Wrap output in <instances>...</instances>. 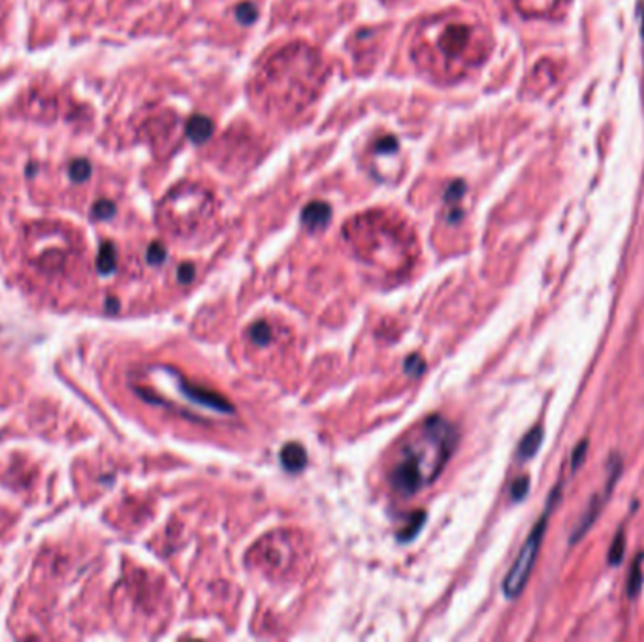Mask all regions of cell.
<instances>
[{
    "instance_id": "obj_1",
    "label": "cell",
    "mask_w": 644,
    "mask_h": 642,
    "mask_svg": "<svg viewBox=\"0 0 644 642\" xmlns=\"http://www.w3.org/2000/svg\"><path fill=\"white\" fill-rule=\"evenodd\" d=\"M330 77V64L305 41H292L258 62L249 97L270 117L294 119L317 102Z\"/></svg>"
},
{
    "instance_id": "obj_2",
    "label": "cell",
    "mask_w": 644,
    "mask_h": 642,
    "mask_svg": "<svg viewBox=\"0 0 644 642\" xmlns=\"http://www.w3.org/2000/svg\"><path fill=\"white\" fill-rule=\"evenodd\" d=\"M409 57L422 76L451 85L485 59L482 30L458 12H439L416 23Z\"/></svg>"
},
{
    "instance_id": "obj_3",
    "label": "cell",
    "mask_w": 644,
    "mask_h": 642,
    "mask_svg": "<svg viewBox=\"0 0 644 642\" xmlns=\"http://www.w3.org/2000/svg\"><path fill=\"white\" fill-rule=\"evenodd\" d=\"M460 441L456 426L441 414L424 418L398 450L388 478L396 494L411 497L441 475Z\"/></svg>"
},
{
    "instance_id": "obj_4",
    "label": "cell",
    "mask_w": 644,
    "mask_h": 642,
    "mask_svg": "<svg viewBox=\"0 0 644 642\" xmlns=\"http://www.w3.org/2000/svg\"><path fill=\"white\" fill-rule=\"evenodd\" d=\"M217 202L213 193L200 183L183 181L164 196L160 204V221L175 234H193L213 219Z\"/></svg>"
},
{
    "instance_id": "obj_5",
    "label": "cell",
    "mask_w": 644,
    "mask_h": 642,
    "mask_svg": "<svg viewBox=\"0 0 644 642\" xmlns=\"http://www.w3.org/2000/svg\"><path fill=\"white\" fill-rule=\"evenodd\" d=\"M558 492H560V488H556L554 490V494H552V497H550V501H548L547 505V511L539 518V522L535 524V527L531 529V533H529V537L526 538V543L522 546V550L518 552V558L514 559L511 571L507 573L505 580H503V594H505L509 599H516V597L524 592L527 580L531 576L535 561H537V556H539L540 545H543V537H545V532H547L548 512L552 509V501H554V497L558 496Z\"/></svg>"
},
{
    "instance_id": "obj_6",
    "label": "cell",
    "mask_w": 644,
    "mask_h": 642,
    "mask_svg": "<svg viewBox=\"0 0 644 642\" xmlns=\"http://www.w3.org/2000/svg\"><path fill=\"white\" fill-rule=\"evenodd\" d=\"M172 371L173 377V387L177 388V392L181 393V398H185L188 403H193L196 407H204L208 409V411H215V413H221V414H234L236 413V409L234 405L230 403L224 396L221 393L213 392V390H209L206 387H200V385H193V382H188L181 377L179 373L175 371V369H170Z\"/></svg>"
},
{
    "instance_id": "obj_7",
    "label": "cell",
    "mask_w": 644,
    "mask_h": 642,
    "mask_svg": "<svg viewBox=\"0 0 644 642\" xmlns=\"http://www.w3.org/2000/svg\"><path fill=\"white\" fill-rule=\"evenodd\" d=\"M620 471H622V463H620V460L616 458V460H612V462H610V475H609V480H607V486H605V490H603L601 494H597V496L592 497V501H589V505L586 507L584 516L580 518V522H578V525H576V529L573 532V535H571V543H573V545L578 543V541L586 535V532H588L589 527L594 525L597 516L601 514L603 505H605V501L609 499L612 486L618 483Z\"/></svg>"
},
{
    "instance_id": "obj_8",
    "label": "cell",
    "mask_w": 644,
    "mask_h": 642,
    "mask_svg": "<svg viewBox=\"0 0 644 642\" xmlns=\"http://www.w3.org/2000/svg\"><path fill=\"white\" fill-rule=\"evenodd\" d=\"M300 219H302V224H304L309 232H320V230H324V228L330 224V221H332V207H330V204L320 200L309 202V204L302 209Z\"/></svg>"
},
{
    "instance_id": "obj_9",
    "label": "cell",
    "mask_w": 644,
    "mask_h": 642,
    "mask_svg": "<svg viewBox=\"0 0 644 642\" xmlns=\"http://www.w3.org/2000/svg\"><path fill=\"white\" fill-rule=\"evenodd\" d=\"M215 134V123L213 119H209L208 115H202V113H194L187 119L185 123V136H187L193 144H206L209 139L213 138Z\"/></svg>"
},
{
    "instance_id": "obj_10",
    "label": "cell",
    "mask_w": 644,
    "mask_h": 642,
    "mask_svg": "<svg viewBox=\"0 0 644 642\" xmlns=\"http://www.w3.org/2000/svg\"><path fill=\"white\" fill-rule=\"evenodd\" d=\"M281 463L286 471L300 473L307 465V452L300 442H286L281 449Z\"/></svg>"
},
{
    "instance_id": "obj_11",
    "label": "cell",
    "mask_w": 644,
    "mask_h": 642,
    "mask_svg": "<svg viewBox=\"0 0 644 642\" xmlns=\"http://www.w3.org/2000/svg\"><path fill=\"white\" fill-rule=\"evenodd\" d=\"M465 194V183L462 179L452 181L449 188H447V193H445V204L449 206V215H447V219L449 222H458L462 219V211L458 209L456 204L462 198H464Z\"/></svg>"
},
{
    "instance_id": "obj_12",
    "label": "cell",
    "mask_w": 644,
    "mask_h": 642,
    "mask_svg": "<svg viewBox=\"0 0 644 642\" xmlns=\"http://www.w3.org/2000/svg\"><path fill=\"white\" fill-rule=\"evenodd\" d=\"M543 437H545V434H543V428H540V426H535V428L529 429V431L522 437V441H520L518 445V460L526 462L529 458H534V456L539 452Z\"/></svg>"
},
{
    "instance_id": "obj_13",
    "label": "cell",
    "mask_w": 644,
    "mask_h": 642,
    "mask_svg": "<svg viewBox=\"0 0 644 642\" xmlns=\"http://www.w3.org/2000/svg\"><path fill=\"white\" fill-rule=\"evenodd\" d=\"M643 554H638L635 561H633V567H631L630 571V578H627V595H630L631 599L633 597H637L638 592H641V587H643L644 582V574H643V567H641V561H643Z\"/></svg>"
},
{
    "instance_id": "obj_14",
    "label": "cell",
    "mask_w": 644,
    "mask_h": 642,
    "mask_svg": "<svg viewBox=\"0 0 644 642\" xmlns=\"http://www.w3.org/2000/svg\"><path fill=\"white\" fill-rule=\"evenodd\" d=\"M424 520H426V512H416L415 516L409 520L407 527H403L402 532H398V541H402V543H407L411 538L415 537L416 533L422 529Z\"/></svg>"
},
{
    "instance_id": "obj_15",
    "label": "cell",
    "mask_w": 644,
    "mask_h": 642,
    "mask_svg": "<svg viewBox=\"0 0 644 642\" xmlns=\"http://www.w3.org/2000/svg\"><path fill=\"white\" fill-rule=\"evenodd\" d=\"M249 338L251 341L255 343V345H270L271 343V328L266 322H255V324L249 328Z\"/></svg>"
},
{
    "instance_id": "obj_16",
    "label": "cell",
    "mask_w": 644,
    "mask_h": 642,
    "mask_svg": "<svg viewBox=\"0 0 644 642\" xmlns=\"http://www.w3.org/2000/svg\"><path fill=\"white\" fill-rule=\"evenodd\" d=\"M236 19L243 25H253L258 19V6L251 0H245L236 6Z\"/></svg>"
},
{
    "instance_id": "obj_17",
    "label": "cell",
    "mask_w": 644,
    "mask_h": 642,
    "mask_svg": "<svg viewBox=\"0 0 644 642\" xmlns=\"http://www.w3.org/2000/svg\"><path fill=\"white\" fill-rule=\"evenodd\" d=\"M623 550H625V537L623 532H618V535L612 541L609 548V563L610 565H620L623 559Z\"/></svg>"
},
{
    "instance_id": "obj_18",
    "label": "cell",
    "mask_w": 644,
    "mask_h": 642,
    "mask_svg": "<svg viewBox=\"0 0 644 642\" xmlns=\"http://www.w3.org/2000/svg\"><path fill=\"white\" fill-rule=\"evenodd\" d=\"M529 490V476H518L513 484H511V497L513 501H522L527 496Z\"/></svg>"
},
{
    "instance_id": "obj_19",
    "label": "cell",
    "mask_w": 644,
    "mask_h": 642,
    "mask_svg": "<svg viewBox=\"0 0 644 642\" xmlns=\"http://www.w3.org/2000/svg\"><path fill=\"white\" fill-rule=\"evenodd\" d=\"M424 369H426V362H424L418 354H411V356L405 360V371H407L409 375L418 377V375H422Z\"/></svg>"
},
{
    "instance_id": "obj_20",
    "label": "cell",
    "mask_w": 644,
    "mask_h": 642,
    "mask_svg": "<svg viewBox=\"0 0 644 642\" xmlns=\"http://www.w3.org/2000/svg\"><path fill=\"white\" fill-rule=\"evenodd\" d=\"M147 258H149V262L151 264H157V266H159V264H162L166 260V247H164L162 243L155 242L151 247H149Z\"/></svg>"
},
{
    "instance_id": "obj_21",
    "label": "cell",
    "mask_w": 644,
    "mask_h": 642,
    "mask_svg": "<svg viewBox=\"0 0 644 642\" xmlns=\"http://www.w3.org/2000/svg\"><path fill=\"white\" fill-rule=\"evenodd\" d=\"M115 266V253H113V247L111 245H106L104 251H102V256H100V269L102 271H111Z\"/></svg>"
},
{
    "instance_id": "obj_22",
    "label": "cell",
    "mask_w": 644,
    "mask_h": 642,
    "mask_svg": "<svg viewBox=\"0 0 644 642\" xmlns=\"http://www.w3.org/2000/svg\"><path fill=\"white\" fill-rule=\"evenodd\" d=\"M194 277H196V268H194L193 264H181L179 269H177V279H179V283H191Z\"/></svg>"
},
{
    "instance_id": "obj_23",
    "label": "cell",
    "mask_w": 644,
    "mask_h": 642,
    "mask_svg": "<svg viewBox=\"0 0 644 642\" xmlns=\"http://www.w3.org/2000/svg\"><path fill=\"white\" fill-rule=\"evenodd\" d=\"M586 452H588V441L578 442V447H576L573 456H571V462H573V467H575V469L580 465L582 462H584V456H586Z\"/></svg>"
},
{
    "instance_id": "obj_24",
    "label": "cell",
    "mask_w": 644,
    "mask_h": 642,
    "mask_svg": "<svg viewBox=\"0 0 644 642\" xmlns=\"http://www.w3.org/2000/svg\"><path fill=\"white\" fill-rule=\"evenodd\" d=\"M643 36H644V12H643Z\"/></svg>"
}]
</instances>
